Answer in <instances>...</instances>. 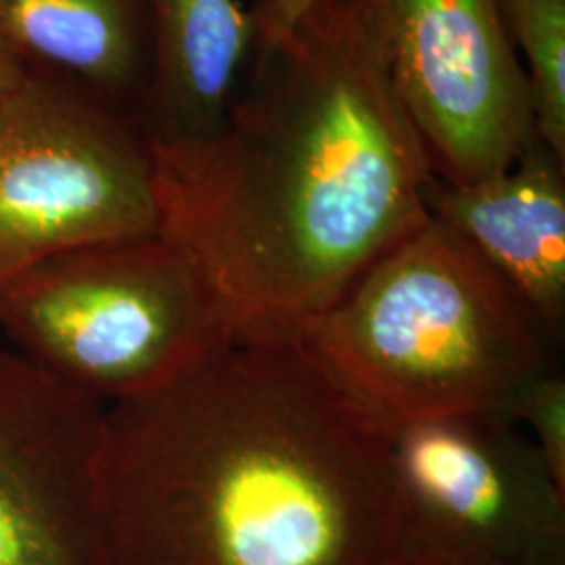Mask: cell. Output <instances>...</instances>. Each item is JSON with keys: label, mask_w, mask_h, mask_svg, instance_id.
I'll list each match as a JSON object with an SVG mask.
<instances>
[{"label": "cell", "mask_w": 565, "mask_h": 565, "mask_svg": "<svg viewBox=\"0 0 565 565\" xmlns=\"http://www.w3.org/2000/svg\"><path fill=\"white\" fill-rule=\"evenodd\" d=\"M427 214L455 231L532 310L555 342L565 329V160L534 141L476 184L431 177Z\"/></svg>", "instance_id": "9"}, {"label": "cell", "mask_w": 565, "mask_h": 565, "mask_svg": "<svg viewBox=\"0 0 565 565\" xmlns=\"http://www.w3.org/2000/svg\"><path fill=\"white\" fill-rule=\"evenodd\" d=\"M317 0H254L247 9L254 23L256 46L254 53L268 51L287 36L296 21L315 4Z\"/></svg>", "instance_id": "14"}, {"label": "cell", "mask_w": 565, "mask_h": 565, "mask_svg": "<svg viewBox=\"0 0 565 565\" xmlns=\"http://www.w3.org/2000/svg\"><path fill=\"white\" fill-rule=\"evenodd\" d=\"M522 53L534 137L565 160V0H501Z\"/></svg>", "instance_id": "12"}, {"label": "cell", "mask_w": 565, "mask_h": 565, "mask_svg": "<svg viewBox=\"0 0 565 565\" xmlns=\"http://www.w3.org/2000/svg\"><path fill=\"white\" fill-rule=\"evenodd\" d=\"M511 417L539 448L555 484L565 490V380L553 369L525 390Z\"/></svg>", "instance_id": "13"}, {"label": "cell", "mask_w": 565, "mask_h": 565, "mask_svg": "<svg viewBox=\"0 0 565 565\" xmlns=\"http://www.w3.org/2000/svg\"><path fill=\"white\" fill-rule=\"evenodd\" d=\"M99 501L111 565H385L384 424L300 340L235 338L107 404Z\"/></svg>", "instance_id": "2"}, {"label": "cell", "mask_w": 565, "mask_h": 565, "mask_svg": "<svg viewBox=\"0 0 565 565\" xmlns=\"http://www.w3.org/2000/svg\"><path fill=\"white\" fill-rule=\"evenodd\" d=\"M25 67L0 42V95H4L23 76Z\"/></svg>", "instance_id": "15"}, {"label": "cell", "mask_w": 565, "mask_h": 565, "mask_svg": "<svg viewBox=\"0 0 565 565\" xmlns=\"http://www.w3.org/2000/svg\"><path fill=\"white\" fill-rule=\"evenodd\" d=\"M356 2L436 179H492L536 141L501 0Z\"/></svg>", "instance_id": "7"}, {"label": "cell", "mask_w": 565, "mask_h": 565, "mask_svg": "<svg viewBox=\"0 0 565 565\" xmlns=\"http://www.w3.org/2000/svg\"><path fill=\"white\" fill-rule=\"evenodd\" d=\"M396 555L413 565H565V490L505 413L382 422Z\"/></svg>", "instance_id": "6"}, {"label": "cell", "mask_w": 565, "mask_h": 565, "mask_svg": "<svg viewBox=\"0 0 565 565\" xmlns=\"http://www.w3.org/2000/svg\"><path fill=\"white\" fill-rule=\"evenodd\" d=\"M380 422L511 417L557 369V343L513 289L427 216L298 338Z\"/></svg>", "instance_id": "3"}, {"label": "cell", "mask_w": 565, "mask_h": 565, "mask_svg": "<svg viewBox=\"0 0 565 565\" xmlns=\"http://www.w3.org/2000/svg\"><path fill=\"white\" fill-rule=\"evenodd\" d=\"M0 42L25 70L141 120L151 82L145 0H0Z\"/></svg>", "instance_id": "10"}, {"label": "cell", "mask_w": 565, "mask_h": 565, "mask_svg": "<svg viewBox=\"0 0 565 565\" xmlns=\"http://www.w3.org/2000/svg\"><path fill=\"white\" fill-rule=\"evenodd\" d=\"M158 233L141 120L25 70L0 95V291L63 252Z\"/></svg>", "instance_id": "5"}, {"label": "cell", "mask_w": 565, "mask_h": 565, "mask_svg": "<svg viewBox=\"0 0 565 565\" xmlns=\"http://www.w3.org/2000/svg\"><path fill=\"white\" fill-rule=\"evenodd\" d=\"M0 331L103 404L156 392L237 338L198 266L160 233L32 266L0 291Z\"/></svg>", "instance_id": "4"}, {"label": "cell", "mask_w": 565, "mask_h": 565, "mask_svg": "<svg viewBox=\"0 0 565 565\" xmlns=\"http://www.w3.org/2000/svg\"><path fill=\"white\" fill-rule=\"evenodd\" d=\"M105 411L0 345V565H111L99 501Z\"/></svg>", "instance_id": "8"}, {"label": "cell", "mask_w": 565, "mask_h": 565, "mask_svg": "<svg viewBox=\"0 0 565 565\" xmlns=\"http://www.w3.org/2000/svg\"><path fill=\"white\" fill-rule=\"evenodd\" d=\"M151 82L141 124L151 142L212 132L254 57L249 11L237 0H145Z\"/></svg>", "instance_id": "11"}, {"label": "cell", "mask_w": 565, "mask_h": 565, "mask_svg": "<svg viewBox=\"0 0 565 565\" xmlns=\"http://www.w3.org/2000/svg\"><path fill=\"white\" fill-rule=\"evenodd\" d=\"M385 565H413V564H408V562H406V559H403V557H401V555H394V557H392V559H390V562H387V564Z\"/></svg>", "instance_id": "16"}, {"label": "cell", "mask_w": 565, "mask_h": 565, "mask_svg": "<svg viewBox=\"0 0 565 565\" xmlns=\"http://www.w3.org/2000/svg\"><path fill=\"white\" fill-rule=\"evenodd\" d=\"M252 61L212 132L151 142L160 235L237 338L298 340L427 221L434 174L356 0H317Z\"/></svg>", "instance_id": "1"}]
</instances>
